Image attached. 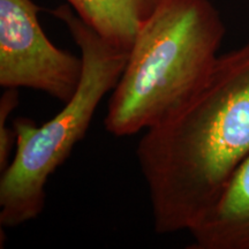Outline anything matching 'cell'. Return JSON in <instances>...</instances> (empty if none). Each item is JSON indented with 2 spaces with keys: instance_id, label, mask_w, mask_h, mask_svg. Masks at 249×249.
<instances>
[{
  "instance_id": "obj_1",
  "label": "cell",
  "mask_w": 249,
  "mask_h": 249,
  "mask_svg": "<svg viewBox=\"0 0 249 249\" xmlns=\"http://www.w3.org/2000/svg\"><path fill=\"white\" fill-rule=\"evenodd\" d=\"M136 156L155 232L191 231L249 156V43L218 55L191 97L145 130Z\"/></svg>"
},
{
  "instance_id": "obj_2",
  "label": "cell",
  "mask_w": 249,
  "mask_h": 249,
  "mask_svg": "<svg viewBox=\"0 0 249 249\" xmlns=\"http://www.w3.org/2000/svg\"><path fill=\"white\" fill-rule=\"evenodd\" d=\"M225 33L210 0H161L134 38L105 129L120 138L164 120L209 75Z\"/></svg>"
},
{
  "instance_id": "obj_3",
  "label": "cell",
  "mask_w": 249,
  "mask_h": 249,
  "mask_svg": "<svg viewBox=\"0 0 249 249\" xmlns=\"http://www.w3.org/2000/svg\"><path fill=\"white\" fill-rule=\"evenodd\" d=\"M51 14L67 28L83 62L81 81L59 113L38 126L28 118L13 121L15 155L0 179V225L18 227L44 209L51 174L86 135L93 114L123 74L128 50L113 45L88 26L70 5Z\"/></svg>"
},
{
  "instance_id": "obj_4",
  "label": "cell",
  "mask_w": 249,
  "mask_h": 249,
  "mask_svg": "<svg viewBox=\"0 0 249 249\" xmlns=\"http://www.w3.org/2000/svg\"><path fill=\"white\" fill-rule=\"evenodd\" d=\"M39 11L33 0H0V86L38 90L65 104L81 81L82 58L48 38Z\"/></svg>"
},
{
  "instance_id": "obj_5",
  "label": "cell",
  "mask_w": 249,
  "mask_h": 249,
  "mask_svg": "<svg viewBox=\"0 0 249 249\" xmlns=\"http://www.w3.org/2000/svg\"><path fill=\"white\" fill-rule=\"evenodd\" d=\"M189 233V249H249V156Z\"/></svg>"
},
{
  "instance_id": "obj_6",
  "label": "cell",
  "mask_w": 249,
  "mask_h": 249,
  "mask_svg": "<svg viewBox=\"0 0 249 249\" xmlns=\"http://www.w3.org/2000/svg\"><path fill=\"white\" fill-rule=\"evenodd\" d=\"M66 2L103 38L129 51L141 24L161 0H66Z\"/></svg>"
},
{
  "instance_id": "obj_7",
  "label": "cell",
  "mask_w": 249,
  "mask_h": 249,
  "mask_svg": "<svg viewBox=\"0 0 249 249\" xmlns=\"http://www.w3.org/2000/svg\"><path fill=\"white\" fill-rule=\"evenodd\" d=\"M18 104V89L7 88L0 98V171L8 166L9 155L15 145V133L9 129L7 119Z\"/></svg>"
}]
</instances>
